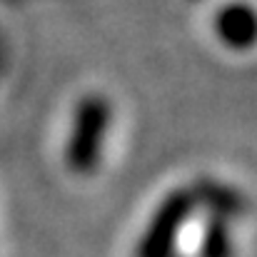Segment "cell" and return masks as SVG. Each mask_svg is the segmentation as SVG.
I'll return each instance as SVG.
<instances>
[{
	"label": "cell",
	"instance_id": "6da1fadb",
	"mask_svg": "<svg viewBox=\"0 0 257 257\" xmlns=\"http://www.w3.org/2000/svg\"><path fill=\"white\" fill-rule=\"evenodd\" d=\"M110 120L112 107L102 95H85L75 105L70 133L65 140V165L75 175H90L97 170Z\"/></svg>",
	"mask_w": 257,
	"mask_h": 257
},
{
	"label": "cell",
	"instance_id": "7a4b0ae2",
	"mask_svg": "<svg viewBox=\"0 0 257 257\" xmlns=\"http://www.w3.org/2000/svg\"><path fill=\"white\" fill-rule=\"evenodd\" d=\"M195 200L190 187H180L165 195V200L153 212L138 247L135 257H175V247L182 227L195 212Z\"/></svg>",
	"mask_w": 257,
	"mask_h": 257
},
{
	"label": "cell",
	"instance_id": "3957f363",
	"mask_svg": "<svg viewBox=\"0 0 257 257\" xmlns=\"http://www.w3.org/2000/svg\"><path fill=\"white\" fill-rule=\"evenodd\" d=\"M215 38L230 50H250L257 45V8L245 0L225 3L212 20Z\"/></svg>",
	"mask_w": 257,
	"mask_h": 257
},
{
	"label": "cell",
	"instance_id": "277c9868",
	"mask_svg": "<svg viewBox=\"0 0 257 257\" xmlns=\"http://www.w3.org/2000/svg\"><path fill=\"white\" fill-rule=\"evenodd\" d=\"M190 192H192L195 207L205 210L207 217H220L225 222L242 217L250 207L247 197L237 187L222 180H215V177H197L190 185Z\"/></svg>",
	"mask_w": 257,
	"mask_h": 257
},
{
	"label": "cell",
	"instance_id": "5b68a950",
	"mask_svg": "<svg viewBox=\"0 0 257 257\" xmlns=\"http://www.w3.org/2000/svg\"><path fill=\"white\" fill-rule=\"evenodd\" d=\"M235 245L227 230V222L220 217H207L200 237V257H232Z\"/></svg>",
	"mask_w": 257,
	"mask_h": 257
}]
</instances>
